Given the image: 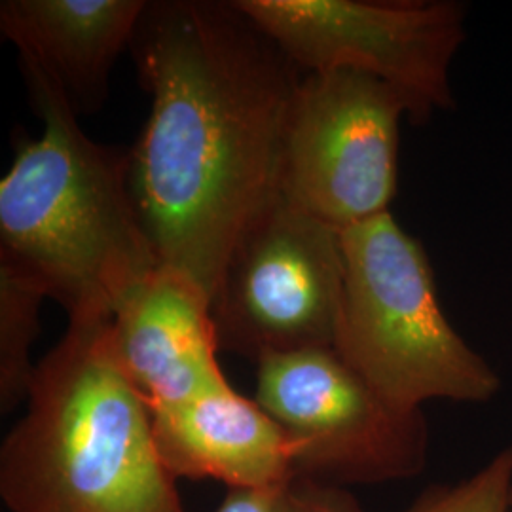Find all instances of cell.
Listing matches in <instances>:
<instances>
[{
    "mask_svg": "<svg viewBox=\"0 0 512 512\" xmlns=\"http://www.w3.org/2000/svg\"><path fill=\"white\" fill-rule=\"evenodd\" d=\"M152 97L129 181L158 264L213 296L247 228L281 196L304 73L236 2H148L131 42Z\"/></svg>",
    "mask_w": 512,
    "mask_h": 512,
    "instance_id": "obj_1",
    "label": "cell"
},
{
    "mask_svg": "<svg viewBox=\"0 0 512 512\" xmlns=\"http://www.w3.org/2000/svg\"><path fill=\"white\" fill-rule=\"evenodd\" d=\"M0 181V270L59 302L69 323L112 321L160 264L129 181V152L90 139L54 93Z\"/></svg>",
    "mask_w": 512,
    "mask_h": 512,
    "instance_id": "obj_2",
    "label": "cell"
},
{
    "mask_svg": "<svg viewBox=\"0 0 512 512\" xmlns=\"http://www.w3.org/2000/svg\"><path fill=\"white\" fill-rule=\"evenodd\" d=\"M110 321L69 323L35 370L27 414L0 452L12 512H186L154 416L116 363Z\"/></svg>",
    "mask_w": 512,
    "mask_h": 512,
    "instance_id": "obj_3",
    "label": "cell"
},
{
    "mask_svg": "<svg viewBox=\"0 0 512 512\" xmlns=\"http://www.w3.org/2000/svg\"><path fill=\"white\" fill-rule=\"evenodd\" d=\"M344 294L334 349L397 408L488 403L501 380L440 308L420 241L389 213L342 232Z\"/></svg>",
    "mask_w": 512,
    "mask_h": 512,
    "instance_id": "obj_4",
    "label": "cell"
},
{
    "mask_svg": "<svg viewBox=\"0 0 512 512\" xmlns=\"http://www.w3.org/2000/svg\"><path fill=\"white\" fill-rule=\"evenodd\" d=\"M304 74H366L399 93L423 124L454 107L450 71L465 40L452 0H234Z\"/></svg>",
    "mask_w": 512,
    "mask_h": 512,
    "instance_id": "obj_5",
    "label": "cell"
},
{
    "mask_svg": "<svg viewBox=\"0 0 512 512\" xmlns=\"http://www.w3.org/2000/svg\"><path fill=\"white\" fill-rule=\"evenodd\" d=\"M256 403L291 442L294 478L348 490L406 480L425 469L423 412L385 401L334 348L262 359Z\"/></svg>",
    "mask_w": 512,
    "mask_h": 512,
    "instance_id": "obj_6",
    "label": "cell"
},
{
    "mask_svg": "<svg viewBox=\"0 0 512 512\" xmlns=\"http://www.w3.org/2000/svg\"><path fill=\"white\" fill-rule=\"evenodd\" d=\"M344 294L342 232L279 196L247 228L211 302L219 349L260 363L334 348Z\"/></svg>",
    "mask_w": 512,
    "mask_h": 512,
    "instance_id": "obj_7",
    "label": "cell"
},
{
    "mask_svg": "<svg viewBox=\"0 0 512 512\" xmlns=\"http://www.w3.org/2000/svg\"><path fill=\"white\" fill-rule=\"evenodd\" d=\"M403 118V97L372 76L304 74L287 131L281 196L338 232L389 213Z\"/></svg>",
    "mask_w": 512,
    "mask_h": 512,
    "instance_id": "obj_8",
    "label": "cell"
},
{
    "mask_svg": "<svg viewBox=\"0 0 512 512\" xmlns=\"http://www.w3.org/2000/svg\"><path fill=\"white\" fill-rule=\"evenodd\" d=\"M110 349L154 412L226 387L211 296L181 270L158 266L109 325Z\"/></svg>",
    "mask_w": 512,
    "mask_h": 512,
    "instance_id": "obj_9",
    "label": "cell"
},
{
    "mask_svg": "<svg viewBox=\"0 0 512 512\" xmlns=\"http://www.w3.org/2000/svg\"><path fill=\"white\" fill-rule=\"evenodd\" d=\"M147 8V0H4L0 31L18 50L29 90L54 93L80 118L101 109Z\"/></svg>",
    "mask_w": 512,
    "mask_h": 512,
    "instance_id": "obj_10",
    "label": "cell"
},
{
    "mask_svg": "<svg viewBox=\"0 0 512 512\" xmlns=\"http://www.w3.org/2000/svg\"><path fill=\"white\" fill-rule=\"evenodd\" d=\"M152 416L160 458L175 478H215L228 488H266L294 478L285 431L232 385Z\"/></svg>",
    "mask_w": 512,
    "mask_h": 512,
    "instance_id": "obj_11",
    "label": "cell"
},
{
    "mask_svg": "<svg viewBox=\"0 0 512 512\" xmlns=\"http://www.w3.org/2000/svg\"><path fill=\"white\" fill-rule=\"evenodd\" d=\"M42 291L0 270V406L10 412L27 401L37 366L31 348L40 332Z\"/></svg>",
    "mask_w": 512,
    "mask_h": 512,
    "instance_id": "obj_12",
    "label": "cell"
},
{
    "mask_svg": "<svg viewBox=\"0 0 512 512\" xmlns=\"http://www.w3.org/2000/svg\"><path fill=\"white\" fill-rule=\"evenodd\" d=\"M512 446L458 484L431 486L404 512H511Z\"/></svg>",
    "mask_w": 512,
    "mask_h": 512,
    "instance_id": "obj_13",
    "label": "cell"
},
{
    "mask_svg": "<svg viewBox=\"0 0 512 512\" xmlns=\"http://www.w3.org/2000/svg\"><path fill=\"white\" fill-rule=\"evenodd\" d=\"M294 478L266 488H230L215 512H293Z\"/></svg>",
    "mask_w": 512,
    "mask_h": 512,
    "instance_id": "obj_14",
    "label": "cell"
},
{
    "mask_svg": "<svg viewBox=\"0 0 512 512\" xmlns=\"http://www.w3.org/2000/svg\"><path fill=\"white\" fill-rule=\"evenodd\" d=\"M293 512H365V509L346 488L294 478Z\"/></svg>",
    "mask_w": 512,
    "mask_h": 512,
    "instance_id": "obj_15",
    "label": "cell"
}]
</instances>
